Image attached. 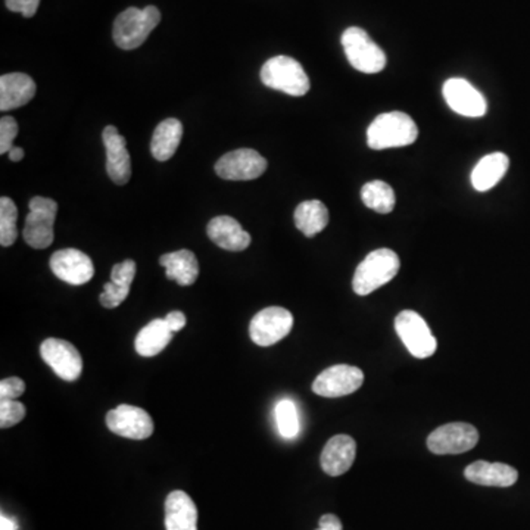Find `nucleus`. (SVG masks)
I'll return each mask as SVG.
<instances>
[{
    "instance_id": "obj_35",
    "label": "nucleus",
    "mask_w": 530,
    "mask_h": 530,
    "mask_svg": "<svg viewBox=\"0 0 530 530\" xmlns=\"http://www.w3.org/2000/svg\"><path fill=\"white\" fill-rule=\"evenodd\" d=\"M9 11L20 12L25 18H32L39 9L40 0H5Z\"/></svg>"
},
{
    "instance_id": "obj_34",
    "label": "nucleus",
    "mask_w": 530,
    "mask_h": 530,
    "mask_svg": "<svg viewBox=\"0 0 530 530\" xmlns=\"http://www.w3.org/2000/svg\"><path fill=\"white\" fill-rule=\"evenodd\" d=\"M25 392V384L20 377H9L0 382V399H15L20 398Z\"/></svg>"
},
{
    "instance_id": "obj_38",
    "label": "nucleus",
    "mask_w": 530,
    "mask_h": 530,
    "mask_svg": "<svg viewBox=\"0 0 530 530\" xmlns=\"http://www.w3.org/2000/svg\"><path fill=\"white\" fill-rule=\"evenodd\" d=\"M18 529V525H16L15 520H12L8 515H0V530H16Z\"/></svg>"
},
{
    "instance_id": "obj_32",
    "label": "nucleus",
    "mask_w": 530,
    "mask_h": 530,
    "mask_svg": "<svg viewBox=\"0 0 530 530\" xmlns=\"http://www.w3.org/2000/svg\"><path fill=\"white\" fill-rule=\"evenodd\" d=\"M128 294H130L128 287L118 286L115 283L109 282L105 285L104 292H102L99 299H101V304L105 308L113 310L116 306H120L127 299Z\"/></svg>"
},
{
    "instance_id": "obj_19",
    "label": "nucleus",
    "mask_w": 530,
    "mask_h": 530,
    "mask_svg": "<svg viewBox=\"0 0 530 530\" xmlns=\"http://www.w3.org/2000/svg\"><path fill=\"white\" fill-rule=\"evenodd\" d=\"M206 233L214 244L225 251H245L251 245V235L242 229L239 221L229 215H220L209 221Z\"/></svg>"
},
{
    "instance_id": "obj_9",
    "label": "nucleus",
    "mask_w": 530,
    "mask_h": 530,
    "mask_svg": "<svg viewBox=\"0 0 530 530\" xmlns=\"http://www.w3.org/2000/svg\"><path fill=\"white\" fill-rule=\"evenodd\" d=\"M479 442V432L468 423H448L427 437V448L437 455L467 453Z\"/></svg>"
},
{
    "instance_id": "obj_20",
    "label": "nucleus",
    "mask_w": 530,
    "mask_h": 530,
    "mask_svg": "<svg viewBox=\"0 0 530 530\" xmlns=\"http://www.w3.org/2000/svg\"><path fill=\"white\" fill-rule=\"evenodd\" d=\"M465 479L480 486H496V488H510L519 479V473L511 465L503 463H488L476 461L465 470Z\"/></svg>"
},
{
    "instance_id": "obj_6",
    "label": "nucleus",
    "mask_w": 530,
    "mask_h": 530,
    "mask_svg": "<svg viewBox=\"0 0 530 530\" xmlns=\"http://www.w3.org/2000/svg\"><path fill=\"white\" fill-rule=\"evenodd\" d=\"M30 213L25 218L23 237L35 249H46L54 244V225L58 204L51 198L35 196L28 204Z\"/></svg>"
},
{
    "instance_id": "obj_4",
    "label": "nucleus",
    "mask_w": 530,
    "mask_h": 530,
    "mask_svg": "<svg viewBox=\"0 0 530 530\" xmlns=\"http://www.w3.org/2000/svg\"><path fill=\"white\" fill-rule=\"evenodd\" d=\"M261 82L270 89L291 96H304L310 90V78L301 64L291 56H275L261 68Z\"/></svg>"
},
{
    "instance_id": "obj_31",
    "label": "nucleus",
    "mask_w": 530,
    "mask_h": 530,
    "mask_svg": "<svg viewBox=\"0 0 530 530\" xmlns=\"http://www.w3.org/2000/svg\"><path fill=\"white\" fill-rule=\"evenodd\" d=\"M20 128L14 116H2L0 120V154H9L14 147V140L18 135Z\"/></svg>"
},
{
    "instance_id": "obj_11",
    "label": "nucleus",
    "mask_w": 530,
    "mask_h": 530,
    "mask_svg": "<svg viewBox=\"0 0 530 530\" xmlns=\"http://www.w3.org/2000/svg\"><path fill=\"white\" fill-rule=\"evenodd\" d=\"M365 384V373L354 365H337L325 368L314 380L313 391L325 398L351 395Z\"/></svg>"
},
{
    "instance_id": "obj_26",
    "label": "nucleus",
    "mask_w": 530,
    "mask_h": 530,
    "mask_svg": "<svg viewBox=\"0 0 530 530\" xmlns=\"http://www.w3.org/2000/svg\"><path fill=\"white\" fill-rule=\"evenodd\" d=\"M295 225L306 237H314L329 225V209L317 199L301 202L294 214Z\"/></svg>"
},
{
    "instance_id": "obj_17",
    "label": "nucleus",
    "mask_w": 530,
    "mask_h": 530,
    "mask_svg": "<svg viewBox=\"0 0 530 530\" xmlns=\"http://www.w3.org/2000/svg\"><path fill=\"white\" fill-rule=\"evenodd\" d=\"M355 455L356 444L353 437L348 435H336L325 444L320 463L325 475L342 476L353 467Z\"/></svg>"
},
{
    "instance_id": "obj_36",
    "label": "nucleus",
    "mask_w": 530,
    "mask_h": 530,
    "mask_svg": "<svg viewBox=\"0 0 530 530\" xmlns=\"http://www.w3.org/2000/svg\"><path fill=\"white\" fill-rule=\"evenodd\" d=\"M164 320H165L168 327L175 333L180 332L187 323L186 315L182 311H171L170 314H166V317Z\"/></svg>"
},
{
    "instance_id": "obj_14",
    "label": "nucleus",
    "mask_w": 530,
    "mask_h": 530,
    "mask_svg": "<svg viewBox=\"0 0 530 530\" xmlns=\"http://www.w3.org/2000/svg\"><path fill=\"white\" fill-rule=\"evenodd\" d=\"M442 92L449 108L460 115L479 118L488 111V104L484 95L465 78H449Z\"/></svg>"
},
{
    "instance_id": "obj_13",
    "label": "nucleus",
    "mask_w": 530,
    "mask_h": 530,
    "mask_svg": "<svg viewBox=\"0 0 530 530\" xmlns=\"http://www.w3.org/2000/svg\"><path fill=\"white\" fill-rule=\"evenodd\" d=\"M40 355L56 375L65 382H75L82 375V355L68 341L49 337L40 345Z\"/></svg>"
},
{
    "instance_id": "obj_2",
    "label": "nucleus",
    "mask_w": 530,
    "mask_h": 530,
    "mask_svg": "<svg viewBox=\"0 0 530 530\" xmlns=\"http://www.w3.org/2000/svg\"><path fill=\"white\" fill-rule=\"evenodd\" d=\"M399 256L392 249H375L356 267L353 289L360 296H367L385 286L398 275Z\"/></svg>"
},
{
    "instance_id": "obj_27",
    "label": "nucleus",
    "mask_w": 530,
    "mask_h": 530,
    "mask_svg": "<svg viewBox=\"0 0 530 530\" xmlns=\"http://www.w3.org/2000/svg\"><path fill=\"white\" fill-rule=\"evenodd\" d=\"M361 199L367 208L379 214L392 213L396 204L395 192L382 180L365 183L361 189Z\"/></svg>"
},
{
    "instance_id": "obj_37",
    "label": "nucleus",
    "mask_w": 530,
    "mask_h": 530,
    "mask_svg": "<svg viewBox=\"0 0 530 530\" xmlns=\"http://www.w3.org/2000/svg\"><path fill=\"white\" fill-rule=\"evenodd\" d=\"M317 530H344V527H342L341 520L337 515H325L318 522Z\"/></svg>"
},
{
    "instance_id": "obj_39",
    "label": "nucleus",
    "mask_w": 530,
    "mask_h": 530,
    "mask_svg": "<svg viewBox=\"0 0 530 530\" xmlns=\"http://www.w3.org/2000/svg\"><path fill=\"white\" fill-rule=\"evenodd\" d=\"M24 155H25V152H24L23 147L18 146L12 147L8 154L9 159H11L12 163H18V161H21V159L24 158Z\"/></svg>"
},
{
    "instance_id": "obj_16",
    "label": "nucleus",
    "mask_w": 530,
    "mask_h": 530,
    "mask_svg": "<svg viewBox=\"0 0 530 530\" xmlns=\"http://www.w3.org/2000/svg\"><path fill=\"white\" fill-rule=\"evenodd\" d=\"M105 151H106V173L118 186L127 185L132 178V158L127 151V142L114 125L105 127L102 133Z\"/></svg>"
},
{
    "instance_id": "obj_7",
    "label": "nucleus",
    "mask_w": 530,
    "mask_h": 530,
    "mask_svg": "<svg viewBox=\"0 0 530 530\" xmlns=\"http://www.w3.org/2000/svg\"><path fill=\"white\" fill-rule=\"evenodd\" d=\"M395 330L405 348L415 358L425 360L436 353V337L425 318L415 311H401L395 318Z\"/></svg>"
},
{
    "instance_id": "obj_29",
    "label": "nucleus",
    "mask_w": 530,
    "mask_h": 530,
    "mask_svg": "<svg viewBox=\"0 0 530 530\" xmlns=\"http://www.w3.org/2000/svg\"><path fill=\"white\" fill-rule=\"evenodd\" d=\"M16 221H18V209L15 204L11 198L4 196L0 199V245L4 248L15 244L18 237Z\"/></svg>"
},
{
    "instance_id": "obj_15",
    "label": "nucleus",
    "mask_w": 530,
    "mask_h": 530,
    "mask_svg": "<svg viewBox=\"0 0 530 530\" xmlns=\"http://www.w3.org/2000/svg\"><path fill=\"white\" fill-rule=\"evenodd\" d=\"M51 270L59 280L82 286L94 279L95 267L89 255L78 249H61L51 256Z\"/></svg>"
},
{
    "instance_id": "obj_5",
    "label": "nucleus",
    "mask_w": 530,
    "mask_h": 530,
    "mask_svg": "<svg viewBox=\"0 0 530 530\" xmlns=\"http://www.w3.org/2000/svg\"><path fill=\"white\" fill-rule=\"evenodd\" d=\"M342 46L349 64L356 71L377 74L386 66V55L360 27H349L342 35Z\"/></svg>"
},
{
    "instance_id": "obj_24",
    "label": "nucleus",
    "mask_w": 530,
    "mask_h": 530,
    "mask_svg": "<svg viewBox=\"0 0 530 530\" xmlns=\"http://www.w3.org/2000/svg\"><path fill=\"white\" fill-rule=\"evenodd\" d=\"M510 159L503 152L484 156L472 171V185L477 192H488L501 182L507 173Z\"/></svg>"
},
{
    "instance_id": "obj_8",
    "label": "nucleus",
    "mask_w": 530,
    "mask_h": 530,
    "mask_svg": "<svg viewBox=\"0 0 530 530\" xmlns=\"http://www.w3.org/2000/svg\"><path fill=\"white\" fill-rule=\"evenodd\" d=\"M294 315L282 306H268L254 315L249 325V336L258 346H271L291 333Z\"/></svg>"
},
{
    "instance_id": "obj_25",
    "label": "nucleus",
    "mask_w": 530,
    "mask_h": 530,
    "mask_svg": "<svg viewBox=\"0 0 530 530\" xmlns=\"http://www.w3.org/2000/svg\"><path fill=\"white\" fill-rule=\"evenodd\" d=\"M183 137V125L177 118H166L152 135L151 152L156 161H168L175 156Z\"/></svg>"
},
{
    "instance_id": "obj_23",
    "label": "nucleus",
    "mask_w": 530,
    "mask_h": 530,
    "mask_svg": "<svg viewBox=\"0 0 530 530\" xmlns=\"http://www.w3.org/2000/svg\"><path fill=\"white\" fill-rule=\"evenodd\" d=\"M173 333L175 332L168 327L164 318L152 320L137 333L135 341V353L146 358L158 355L173 341Z\"/></svg>"
},
{
    "instance_id": "obj_28",
    "label": "nucleus",
    "mask_w": 530,
    "mask_h": 530,
    "mask_svg": "<svg viewBox=\"0 0 530 530\" xmlns=\"http://www.w3.org/2000/svg\"><path fill=\"white\" fill-rule=\"evenodd\" d=\"M275 423H277V429L280 435L285 439H294L298 436L299 429V415L296 405H295L292 399H282L275 405Z\"/></svg>"
},
{
    "instance_id": "obj_18",
    "label": "nucleus",
    "mask_w": 530,
    "mask_h": 530,
    "mask_svg": "<svg viewBox=\"0 0 530 530\" xmlns=\"http://www.w3.org/2000/svg\"><path fill=\"white\" fill-rule=\"evenodd\" d=\"M35 80L24 73L4 74L0 77V111L8 113L27 105L35 96Z\"/></svg>"
},
{
    "instance_id": "obj_22",
    "label": "nucleus",
    "mask_w": 530,
    "mask_h": 530,
    "mask_svg": "<svg viewBox=\"0 0 530 530\" xmlns=\"http://www.w3.org/2000/svg\"><path fill=\"white\" fill-rule=\"evenodd\" d=\"M159 264L165 268L166 279L175 280L180 286H190L198 280V258L189 249L165 254L159 258Z\"/></svg>"
},
{
    "instance_id": "obj_21",
    "label": "nucleus",
    "mask_w": 530,
    "mask_h": 530,
    "mask_svg": "<svg viewBox=\"0 0 530 530\" xmlns=\"http://www.w3.org/2000/svg\"><path fill=\"white\" fill-rule=\"evenodd\" d=\"M166 530H198V508L186 492L175 491L165 499Z\"/></svg>"
},
{
    "instance_id": "obj_10",
    "label": "nucleus",
    "mask_w": 530,
    "mask_h": 530,
    "mask_svg": "<svg viewBox=\"0 0 530 530\" xmlns=\"http://www.w3.org/2000/svg\"><path fill=\"white\" fill-rule=\"evenodd\" d=\"M267 159L254 149H236L227 152L215 164L218 177L232 182L255 180L267 170Z\"/></svg>"
},
{
    "instance_id": "obj_3",
    "label": "nucleus",
    "mask_w": 530,
    "mask_h": 530,
    "mask_svg": "<svg viewBox=\"0 0 530 530\" xmlns=\"http://www.w3.org/2000/svg\"><path fill=\"white\" fill-rule=\"evenodd\" d=\"M159 21H161V12L156 6L125 9L116 16L114 23V42L116 46L125 51L137 49L146 42Z\"/></svg>"
},
{
    "instance_id": "obj_1",
    "label": "nucleus",
    "mask_w": 530,
    "mask_h": 530,
    "mask_svg": "<svg viewBox=\"0 0 530 530\" xmlns=\"http://www.w3.org/2000/svg\"><path fill=\"white\" fill-rule=\"evenodd\" d=\"M418 137V128L408 114H382L373 121L367 130L368 146L375 151H384L391 147H403L415 144Z\"/></svg>"
},
{
    "instance_id": "obj_33",
    "label": "nucleus",
    "mask_w": 530,
    "mask_h": 530,
    "mask_svg": "<svg viewBox=\"0 0 530 530\" xmlns=\"http://www.w3.org/2000/svg\"><path fill=\"white\" fill-rule=\"evenodd\" d=\"M135 263L133 260H125L123 263L115 264L111 270V282L118 286L132 287L133 280L135 277Z\"/></svg>"
},
{
    "instance_id": "obj_12",
    "label": "nucleus",
    "mask_w": 530,
    "mask_h": 530,
    "mask_svg": "<svg viewBox=\"0 0 530 530\" xmlns=\"http://www.w3.org/2000/svg\"><path fill=\"white\" fill-rule=\"evenodd\" d=\"M105 422L113 434L127 437V439H135V441H144L151 437L155 429L154 420L144 408L127 405V404H123L109 411Z\"/></svg>"
},
{
    "instance_id": "obj_30",
    "label": "nucleus",
    "mask_w": 530,
    "mask_h": 530,
    "mask_svg": "<svg viewBox=\"0 0 530 530\" xmlns=\"http://www.w3.org/2000/svg\"><path fill=\"white\" fill-rule=\"evenodd\" d=\"M25 405L11 399H0V427L8 429L23 422L25 417Z\"/></svg>"
}]
</instances>
